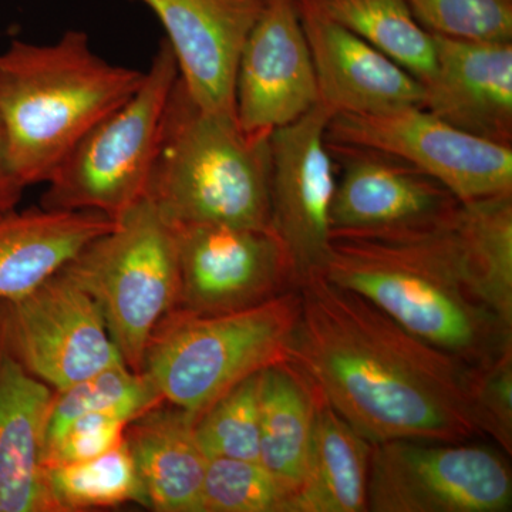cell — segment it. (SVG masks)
Returning a JSON list of instances; mask_svg holds the SVG:
<instances>
[{
    "mask_svg": "<svg viewBox=\"0 0 512 512\" xmlns=\"http://www.w3.org/2000/svg\"><path fill=\"white\" fill-rule=\"evenodd\" d=\"M373 444L320 394L305 477L292 512H366Z\"/></svg>",
    "mask_w": 512,
    "mask_h": 512,
    "instance_id": "obj_22",
    "label": "cell"
},
{
    "mask_svg": "<svg viewBox=\"0 0 512 512\" xmlns=\"http://www.w3.org/2000/svg\"><path fill=\"white\" fill-rule=\"evenodd\" d=\"M131 420L119 413L86 414L73 420L46 447L45 467L82 463L107 453L123 441Z\"/></svg>",
    "mask_w": 512,
    "mask_h": 512,
    "instance_id": "obj_31",
    "label": "cell"
},
{
    "mask_svg": "<svg viewBox=\"0 0 512 512\" xmlns=\"http://www.w3.org/2000/svg\"><path fill=\"white\" fill-rule=\"evenodd\" d=\"M46 476L60 512L128 503L148 507L146 490L124 439L92 460L46 467Z\"/></svg>",
    "mask_w": 512,
    "mask_h": 512,
    "instance_id": "obj_25",
    "label": "cell"
},
{
    "mask_svg": "<svg viewBox=\"0 0 512 512\" xmlns=\"http://www.w3.org/2000/svg\"><path fill=\"white\" fill-rule=\"evenodd\" d=\"M336 22L399 63L423 86L436 67V43L406 0H319Z\"/></svg>",
    "mask_w": 512,
    "mask_h": 512,
    "instance_id": "obj_23",
    "label": "cell"
},
{
    "mask_svg": "<svg viewBox=\"0 0 512 512\" xmlns=\"http://www.w3.org/2000/svg\"><path fill=\"white\" fill-rule=\"evenodd\" d=\"M319 103L311 50L296 0H266L235 77V117L247 133H272Z\"/></svg>",
    "mask_w": 512,
    "mask_h": 512,
    "instance_id": "obj_14",
    "label": "cell"
},
{
    "mask_svg": "<svg viewBox=\"0 0 512 512\" xmlns=\"http://www.w3.org/2000/svg\"><path fill=\"white\" fill-rule=\"evenodd\" d=\"M456 222L481 285L512 320V192L461 202Z\"/></svg>",
    "mask_w": 512,
    "mask_h": 512,
    "instance_id": "obj_24",
    "label": "cell"
},
{
    "mask_svg": "<svg viewBox=\"0 0 512 512\" xmlns=\"http://www.w3.org/2000/svg\"><path fill=\"white\" fill-rule=\"evenodd\" d=\"M174 231L180 274L175 309L200 315L244 311L301 285L272 227L183 225Z\"/></svg>",
    "mask_w": 512,
    "mask_h": 512,
    "instance_id": "obj_11",
    "label": "cell"
},
{
    "mask_svg": "<svg viewBox=\"0 0 512 512\" xmlns=\"http://www.w3.org/2000/svg\"><path fill=\"white\" fill-rule=\"evenodd\" d=\"M473 406L478 427L503 450L512 453V349L490 365L476 367Z\"/></svg>",
    "mask_w": 512,
    "mask_h": 512,
    "instance_id": "obj_30",
    "label": "cell"
},
{
    "mask_svg": "<svg viewBox=\"0 0 512 512\" xmlns=\"http://www.w3.org/2000/svg\"><path fill=\"white\" fill-rule=\"evenodd\" d=\"M332 114L316 104L271 134V227L299 278L322 271L330 242L336 168L326 128Z\"/></svg>",
    "mask_w": 512,
    "mask_h": 512,
    "instance_id": "obj_13",
    "label": "cell"
},
{
    "mask_svg": "<svg viewBox=\"0 0 512 512\" xmlns=\"http://www.w3.org/2000/svg\"><path fill=\"white\" fill-rule=\"evenodd\" d=\"M456 221L457 214L412 231L330 235L319 274L363 296L420 339L483 367L512 349V320L481 285Z\"/></svg>",
    "mask_w": 512,
    "mask_h": 512,
    "instance_id": "obj_2",
    "label": "cell"
},
{
    "mask_svg": "<svg viewBox=\"0 0 512 512\" xmlns=\"http://www.w3.org/2000/svg\"><path fill=\"white\" fill-rule=\"evenodd\" d=\"M299 316V288L244 311L200 315L173 309L148 340L141 372L164 403L198 419L237 384L289 362Z\"/></svg>",
    "mask_w": 512,
    "mask_h": 512,
    "instance_id": "obj_5",
    "label": "cell"
},
{
    "mask_svg": "<svg viewBox=\"0 0 512 512\" xmlns=\"http://www.w3.org/2000/svg\"><path fill=\"white\" fill-rule=\"evenodd\" d=\"M436 67L423 107L451 126L512 147V42L433 35Z\"/></svg>",
    "mask_w": 512,
    "mask_h": 512,
    "instance_id": "obj_17",
    "label": "cell"
},
{
    "mask_svg": "<svg viewBox=\"0 0 512 512\" xmlns=\"http://www.w3.org/2000/svg\"><path fill=\"white\" fill-rule=\"evenodd\" d=\"M0 349L55 392L126 363L99 305L66 272L0 301Z\"/></svg>",
    "mask_w": 512,
    "mask_h": 512,
    "instance_id": "obj_9",
    "label": "cell"
},
{
    "mask_svg": "<svg viewBox=\"0 0 512 512\" xmlns=\"http://www.w3.org/2000/svg\"><path fill=\"white\" fill-rule=\"evenodd\" d=\"M197 417L163 403L128 423L124 440L158 512H201L208 458L197 437Z\"/></svg>",
    "mask_w": 512,
    "mask_h": 512,
    "instance_id": "obj_19",
    "label": "cell"
},
{
    "mask_svg": "<svg viewBox=\"0 0 512 512\" xmlns=\"http://www.w3.org/2000/svg\"><path fill=\"white\" fill-rule=\"evenodd\" d=\"M326 138L402 158L461 202L512 192V147L464 133L421 106L339 114L330 119Z\"/></svg>",
    "mask_w": 512,
    "mask_h": 512,
    "instance_id": "obj_10",
    "label": "cell"
},
{
    "mask_svg": "<svg viewBox=\"0 0 512 512\" xmlns=\"http://www.w3.org/2000/svg\"><path fill=\"white\" fill-rule=\"evenodd\" d=\"M144 74L96 55L82 30L53 45L12 40L0 52V121L23 183L46 184L80 138L140 89Z\"/></svg>",
    "mask_w": 512,
    "mask_h": 512,
    "instance_id": "obj_3",
    "label": "cell"
},
{
    "mask_svg": "<svg viewBox=\"0 0 512 512\" xmlns=\"http://www.w3.org/2000/svg\"><path fill=\"white\" fill-rule=\"evenodd\" d=\"M271 134L200 109L178 77L146 198L174 227L271 228Z\"/></svg>",
    "mask_w": 512,
    "mask_h": 512,
    "instance_id": "obj_4",
    "label": "cell"
},
{
    "mask_svg": "<svg viewBox=\"0 0 512 512\" xmlns=\"http://www.w3.org/2000/svg\"><path fill=\"white\" fill-rule=\"evenodd\" d=\"M299 293L289 362L370 443L483 437L473 406L476 367L319 272L302 279Z\"/></svg>",
    "mask_w": 512,
    "mask_h": 512,
    "instance_id": "obj_1",
    "label": "cell"
},
{
    "mask_svg": "<svg viewBox=\"0 0 512 512\" xmlns=\"http://www.w3.org/2000/svg\"><path fill=\"white\" fill-rule=\"evenodd\" d=\"M319 103L332 117L421 106L424 86L399 63L336 22L319 0H296Z\"/></svg>",
    "mask_w": 512,
    "mask_h": 512,
    "instance_id": "obj_16",
    "label": "cell"
},
{
    "mask_svg": "<svg viewBox=\"0 0 512 512\" xmlns=\"http://www.w3.org/2000/svg\"><path fill=\"white\" fill-rule=\"evenodd\" d=\"M259 373L237 384L198 417L195 430L208 458L259 463Z\"/></svg>",
    "mask_w": 512,
    "mask_h": 512,
    "instance_id": "obj_27",
    "label": "cell"
},
{
    "mask_svg": "<svg viewBox=\"0 0 512 512\" xmlns=\"http://www.w3.org/2000/svg\"><path fill=\"white\" fill-rule=\"evenodd\" d=\"M201 512H289V501L261 463L210 458Z\"/></svg>",
    "mask_w": 512,
    "mask_h": 512,
    "instance_id": "obj_28",
    "label": "cell"
},
{
    "mask_svg": "<svg viewBox=\"0 0 512 512\" xmlns=\"http://www.w3.org/2000/svg\"><path fill=\"white\" fill-rule=\"evenodd\" d=\"M63 271L96 301L124 362L141 372L154 329L177 308L180 274L173 225L144 198Z\"/></svg>",
    "mask_w": 512,
    "mask_h": 512,
    "instance_id": "obj_6",
    "label": "cell"
},
{
    "mask_svg": "<svg viewBox=\"0 0 512 512\" xmlns=\"http://www.w3.org/2000/svg\"><path fill=\"white\" fill-rule=\"evenodd\" d=\"M178 77L163 37L140 89L80 138L47 180L40 207L100 212L116 221L144 200Z\"/></svg>",
    "mask_w": 512,
    "mask_h": 512,
    "instance_id": "obj_7",
    "label": "cell"
},
{
    "mask_svg": "<svg viewBox=\"0 0 512 512\" xmlns=\"http://www.w3.org/2000/svg\"><path fill=\"white\" fill-rule=\"evenodd\" d=\"M53 397L0 349V512H60L45 467Z\"/></svg>",
    "mask_w": 512,
    "mask_h": 512,
    "instance_id": "obj_18",
    "label": "cell"
},
{
    "mask_svg": "<svg viewBox=\"0 0 512 512\" xmlns=\"http://www.w3.org/2000/svg\"><path fill=\"white\" fill-rule=\"evenodd\" d=\"M114 224L94 211L33 207L0 215V301L42 285Z\"/></svg>",
    "mask_w": 512,
    "mask_h": 512,
    "instance_id": "obj_20",
    "label": "cell"
},
{
    "mask_svg": "<svg viewBox=\"0 0 512 512\" xmlns=\"http://www.w3.org/2000/svg\"><path fill=\"white\" fill-rule=\"evenodd\" d=\"M26 188L28 185L23 183L13 167L8 138L0 121V215L19 207Z\"/></svg>",
    "mask_w": 512,
    "mask_h": 512,
    "instance_id": "obj_32",
    "label": "cell"
},
{
    "mask_svg": "<svg viewBox=\"0 0 512 512\" xmlns=\"http://www.w3.org/2000/svg\"><path fill=\"white\" fill-rule=\"evenodd\" d=\"M146 373L119 363L87 377L82 382L55 392L47 424V443L59 439L73 420L86 414L119 413L136 419L163 404Z\"/></svg>",
    "mask_w": 512,
    "mask_h": 512,
    "instance_id": "obj_26",
    "label": "cell"
},
{
    "mask_svg": "<svg viewBox=\"0 0 512 512\" xmlns=\"http://www.w3.org/2000/svg\"><path fill=\"white\" fill-rule=\"evenodd\" d=\"M431 35L470 42H512V0H406Z\"/></svg>",
    "mask_w": 512,
    "mask_h": 512,
    "instance_id": "obj_29",
    "label": "cell"
},
{
    "mask_svg": "<svg viewBox=\"0 0 512 512\" xmlns=\"http://www.w3.org/2000/svg\"><path fill=\"white\" fill-rule=\"evenodd\" d=\"M160 20L181 83L200 109L235 117V77L266 0H137Z\"/></svg>",
    "mask_w": 512,
    "mask_h": 512,
    "instance_id": "obj_15",
    "label": "cell"
},
{
    "mask_svg": "<svg viewBox=\"0 0 512 512\" xmlns=\"http://www.w3.org/2000/svg\"><path fill=\"white\" fill-rule=\"evenodd\" d=\"M326 141L338 174L330 235L412 231L457 214L456 195L413 164L376 148Z\"/></svg>",
    "mask_w": 512,
    "mask_h": 512,
    "instance_id": "obj_12",
    "label": "cell"
},
{
    "mask_svg": "<svg viewBox=\"0 0 512 512\" xmlns=\"http://www.w3.org/2000/svg\"><path fill=\"white\" fill-rule=\"evenodd\" d=\"M512 474L504 453L470 441L373 444L372 512H508Z\"/></svg>",
    "mask_w": 512,
    "mask_h": 512,
    "instance_id": "obj_8",
    "label": "cell"
},
{
    "mask_svg": "<svg viewBox=\"0 0 512 512\" xmlns=\"http://www.w3.org/2000/svg\"><path fill=\"white\" fill-rule=\"evenodd\" d=\"M319 400L318 387L291 362L259 373V463L288 497L289 512L305 477Z\"/></svg>",
    "mask_w": 512,
    "mask_h": 512,
    "instance_id": "obj_21",
    "label": "cell"
}]
</instances>
